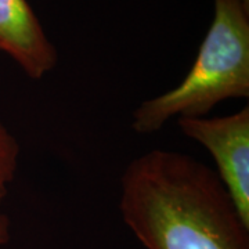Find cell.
I'll return each instance as SVG.
<instances>
[{"label": "cell", "mask_w": 249, "mask_h": 249, "mask_svg": "<svg viewBox=\"0 0 249 249\" xmlns=\"http://www.w3.org/2000/svg\"><path fill=\"white\" fill-rule=\"evenodd\" d=\"M119 212L145 249H249V227L216 172L183 152L157 148L130 160Z\"/></svg>", "instance_id": "1"}, {"label": "cell", "mask_w": 249, "mask_h": 249, "mask_svg": "<svg viewBox=\"0 0 249 249\" xmlns=\"http://www.w3.org/2000/svg\"><path fill=\"white\" fill-rule=\"evenodd\" d=\"M249 97V4L214 0V16L196 58L176 88L142 101L132 114L137 134L157 133L172 119L206 116L230 98Z\"/></svg>", "instance_id": "2"}, {"label": "cell", "mask_w": 249, "mask_h": 249, "mask_svg": "<svg viewBox=\"0 0 249 249\" xmlns=\"http://www.w3.org/2000/svg\"><path fill=\"white\" fill-rule=\"evenodd\" d=\"M186 137L209 152L216 175L249 227V107L224 116L176 119Z\"/></svg>", "instance_id": "3"}, {"label": "cell", "mask_w": 249, "mask_h": 249, "mask_svg": "<svg viewBox=\"0 0 249 249\" xmlns=\"http://www.w3.org/2000/svg\"><path fill=\"white\" fill-rule=\"evenodd\" d=\"M0 50L34 80L45 78L58 62L55 47L27 0H0Z\"/></svg>", "instance_id": "4"}, {"label": "cell", "mask_w": 249, "mask_h": 249, "mask_svg": "<svg viewBox=\"0 0 249 249\" xmlns=\"http://www.w3.org/2000/svg\"><path fill=\"white\" fill-rule=\"evenodd\" d=\"M21 147L16 136L0 121V204L9 194L18 170Z\"/></svg>", "instance_id": "5"}, {"label": "cell", "mask_w": 249, "mask_h": 249, "mask_svg": "<svg viewBox=\"0 0 249 249\" xmlns=\"http://www.w3.org/2000/svg\"><path fill=\"white\" fill-rule=\"evenodd\" d=\"M11 237V220L7 214L0 213V247L7 244Z\"/></svg>", "instance_id": "6"}]
</instances>
